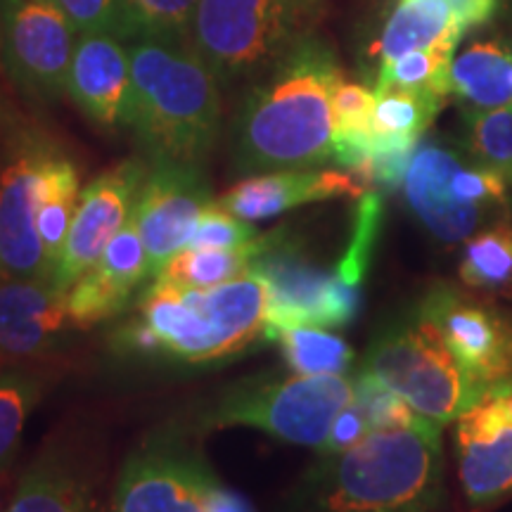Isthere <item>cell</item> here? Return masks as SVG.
<instances>
[{
	"instance_id": "33",
	"label": "cell",
	"mask_w": 512,
	"mask_h": 512,
	"mask_svg": "<svg viewBox=\"0 0 512 512\" xmlns=\"http://www.w3.org/2000/svg\"><path fill=\"white\" fill-rule=\"evenodd\" d=\"M354 380H356L354 401L361 406V411L366 413L373 432L387 430V427L413 425V422H418L422 418V415L415 413L399 394H394L387 384H382L370 373L358 370Z\"/></svg>"
},
{
	"instance_id": "29",
	"label": "cell",
	"mask_w": 512,
	"mask_h": 512,
	"mask_svg": "<svg viewBox=\"0 0 512 512\" xmlns=\"http://www.w3.org/2000/svg\"><path fill=\"white\" fill-rule=\"evenodd\" d=\"M465 143L470 159L512 185V102L494 110L465 112Z\"/></svg>"
},
{
	"instance_id": "16",
	"label": "cell",
	"mask_w": 512,
	"mask_h": 512,
	"mask_svg": "<svg viewBox=\"0 0 512 512\" xmlns=\"http://www.w3.org/2000/svg\"><path fill=\"white\" fill-rule=\"evenodd\" d=\"M147 174V159H124L102 171L81 190L67 245L57 268L55 285L67 292L88 268L95 266L107 245L131 221L140 185Z\"/></svg>"
},
{
	"instance_id": "35",
	"label": "cell",
	"mask_w": 512,
	"mask_h": 512,
	"mask_svg": "<svg viewBox=\"0 0 512 512\" xmlns=\"http://www.w3.org/2000/svg\"><path fill=\"white\" fill-rule=\"evenodd\" d=\"M259 230L252 226V221L240 219V216L230 214L223 209L219 200H214L207 209L202 211L200 221H197L195 235L188 247H204V249H226L238 247L245 242L254 240Z\"/></svg>"
},
{
	"instance_id": "9",
	"label": "cell",
	"mask_w": 512,
	"mask_h": 512,
	"mask_svg": "<svg viewBox=\"0 0 512 512\" xmlns=\"http://www.w3.org/2000/svg\"><path fill=\"white\" fill-rule=\"evenodd\" d=\"M508 188L496 171L434 143L415 147L403 176L408 207L441 242L467 240L491 221H501Z\"/></svg>"
},
{
	"instance_id": "37",
	"label": "cell",
	"mask_w": 512,
	"mask_h": 512,
	"mask_svg": "<svg viewBox=\"0 0 512 512\" xmlns=\"http://www.w3.org/2000/svg\"><path fill=\"white\" fill-rule=\"evenodd\" d=\"M370 432H373V427H370L366 413L361 411V406H358L356 401H351L349 406L337 415V420L332 422L328 439H325L323 446L318 448L320 456L347 451V448L356 446L358 441L366 439Z\"/></svg>"
},
{
	"instance_id": "10",
	"label": "cell",
	"mask_w": 512,
	"mask_h": 512,
	"mask_svg": "<svg viewBox=\"0 0 512 512\" xmlns=\"http://www.w3.org/2000/svg\"><path fill=\"white\" fill-rule=\"evenodd\" d=\"M252 273L268 283L266 339L297 325L344 328L358 311V290L339 273L311 264L287 230L259 235Z\"/></svg>"
},
{
	"instance_id": "31",
	"label": "cell",
	"mask_w": 512,
	"mask_h": 512,
	"mask_svg": "<svg viewBox=\"0 0 512 512\" xmlns=\"http://www.w3.org/2000/svg\"><path fill=\"white\" fill-rule=\"evenodd\" d=\"M38 396L41 382L27 370H0V472L15 460Z\"/></svg>"
},
{
	"instance_id": "34",
	"label": "cell",
	"mask_w": 512,
	"mask_h": 512,
	"mask_svg": "<svg viewBox=\"0 0 512 512\" xmlns=\"http://www.w3.org/2000/svg\"><path fill=\"white\" fill-rule=\"evenodd\" d=\"M76 34H117L131 41L121 0H53Z\"/></svg>"
},
{
	"instance_id": "24",
	"label": "cell",
	"mask_w": 512,
	"mask_h": 512,
	"mask_svg": "<svg viewBox=\"0 0 512 512\" xmlns=\"http://www.w3.org/2000/svg\"><path fill=\"white\" fill-rule=\"evenodd\" d=\"M79 197V169L67 152L55 147L38 171L36 183V226L53 278L60 268Z\"/></svg>"
},
{
	"instance_id": "38",
	"label": "cell",
	"mask_w": 512,
	"mask_h": 512,
	"mask_svg": "<svg viewBox=\"0 0 512 512\" xmlns=\"http://www.w3.org/2000/svg\"><path fill=\"white\" fill-rule=\"evenodd\" d=\"M448 3L453 5L465 29L486 24L498 10V0H448Z\"/></svg>"
},
{
	"instance_id": "7",
	"label": "cell",
	"mask_w": 512,
	"mask_h": 512,
	"mask_svg": "<svg viewBox=\"0 0 512 512\" xmlns=\"http://www.w3.org/2000/svg\"><path fill=\"white\" fill-rule=\"evenodd\" d=\"M323 0H200L190 46L219 83L264 74L309 36Z\"/></svg>"
},
{
	"instance_id": "28",
	"label": "cell",
	"mask_w": 512,
	"mask_h": 512,
	"mask_svg": "<svg viewBox=\"0 0 512 512\" xmlns=\"http://www.w3.org/2000/svg\"><path fill=\"white\" fill-rule=\"evenodd\" d=\"M287 368L297 375H349L354 349L335 332L297 325L275 335Z\"/></svg>"
},
{
	"instance_id": "26",
	"label": "cell",
	"mask_w": 512,
	"mask_h": 512,
	"mask_svg": "<svg viewBox=\"0 0 512 512\" xmlns=\"http://www.w3.org/2000/svg\"><path fill=\"white\" fill-rule=\"evenodd\" d=\"M256 254H259V235L245 245L226 249L185 247L155 278L178 287H188V290H207V287L230 283V280L252 273Z\"/></svg>"
},
{
	"instance_id": "32",
	"label": "cell",
	"mask_w": 512,
	"mask_h": 512,
	"mask_svg": "<svg viewBox=\"0 0 512 512\" xmlns=\"http://www.w3.org/2000/svg\"><path fill=\"white\" fill-rule=\"evenodd\" d=\"M124 17L133 38L155 36L190 43L200 0H121Z\"/></svg>"
},
{
	"instance_id": "8",
	"label": "cell",
	"mask_w": 512,
	"mask_h": 512,
	"mask_svg": "<svg viewBox=\"0 0 512 512\" xmlns=\"http://www.w3.org/2000/svg\"><path fill=\"white\" fill-rule=\"evenodd\" d=\"M112 512H254L216 477L181 425L150 434L121 465Z\"/></svg>"
},
{
	"instance_id": "4",
	"label": "cell",
	"mask_w": 512,
	"mask_h": 512,
	"mask_svg": "<svg viewBox=\"0 0 512 512\" xmlns=\"http://www.w3.org/2000/svg\"><path fill=\"white\" fill-rule=\"evenodd\" d=\"M268 283L247 273L230 283L188 290L155 278L138 297V318L155 332L159 356L202 366L266 337Z\"/></svg>"
},
{
	"instance_id": "14",
	"label": "cell",
	"mask_w": 512,
	"mask_h": 512,
	"mask_svg": "<svg viewBox=\"0 0 512 512\" xmlns=\"http://www.w3.org/2000/svg\"><path fill=\"white\" fill-rule=\"evenodd\" d=\"M458 477L470 508L512 496V377L491 384L456 420Z\"/></svg>"
},
{
	"instance_id": "11",
	"label": "cell",
	"mask_w": 512,
	"mask_h": 512,
	"mask_svg": "<svg viewBox=\"0 0 512 512\" xmlns=\"http://www.w3.org/2000/svg\"><path fill=\"white\" fill-rule=\"evenodd\" d=\"M55 143L38 128L0 110V280L55 283L36 226L38 171Z\"/></svg>"
},
{
	"instance_id": "22",
	"label": "cell",
	"mask_w": 512,
	"mask_h": 512,
	"mask_svg": "<svg viewBox=\"0 0 512 512\" xmlns=\"http://www.w3.org/2000/svg\"><path fill=\"white\" fill-rule=\"evenodd\" d=\"M373 91L375 102L373 114H370V147L366 162L382 155H413L415 147L420 145L422 133L432 126L441 107L446 105V98L437 93L396 86L373 88Z\"/></svg>"
},
{
	"instance_id": "5",
	"label": "cell",
	"mask_w": 512,
	"mask_h": 512,
	"mask_svg": "<svg viewBox=\"0 0 512 512\" xmlns=\"http://www.w3.org/2000/svg\"><path fill=\"white\" fill-rule=\"evenodd\" d=\"M354 394V375L247 377L197 403L181 427L195 437L228 427H252L285 444L320 448Z\"/></svg>"
},
{
	"instance_id": "2",
	"label": "cell",
	"mask_w": 512,
	"mask_h": 512,
	"mask_svg": "<svg viewBox=\"0 0 512 512\" xmlns=\"http://www.w3.org/2000/svg\"><path fill=\"white\" fill-rule=\"evenodd\" d=\"M444 503L441 427L420 418L320 456L287 496V512H441Z\"/></svg>"
},
{
	"instance_id": "21",
	"label": "cell",
	"mask_w": 512,
	"mask_h": 512,
	"mask_svg": "<svg viewBox=\"0 0 512 512\" xmlns=\"http://www.w3.org/2000/svg\"><path fill=\"white\" fill-rule=\"evenodd\" d=\"M5 512H98L91 472L67 448L46 446L19 477Z\"/></svg>"
},
{
	"instance_id": "1",
	"label": "cell",
	"mask_w": 512,
	"mask_h": 512,
	"mask_svg": "<svg viewBox=\"0 0 512 512\" xmlns=\"http://www.w3.org/2000/svg\"><path fill=\"white\" fill-rule=\"evenodd\" d=\"M266 72L249 88L235 117V174L316 169L335 162L332 95L344 79L335 53L306 36Z\"/></svg>"
},
{
	"instance_id": "30",
	"label": "cell",
	"mask_w": 512,
	"mask_h": 512,
	"mask_svg": "<svg viewBox=\"0 0 512 512\" xmlns=\"http://www.w3.org/2000/svg\"><path fill=\"white\" fill-rule=\"evenodd\" d=\"M451 64V50H413V53L394 57V60L380 62L375 88H411V91H427L448 98L451 95Z\"/></svg>"
},
{
	"instance_id": "12",
	"label": "cell",
	"mask_w": 512,
	"mask_h": 512,
	"mask_svg": "<svg viewBox=\"0 0 512 512\" xmlns=\"http://www.w3.org/2000/svg\"><path fill=\"white\" fill-rule=\"evenodd\" d=\"M76 38L53 0H0V57L29 98L55 102L67 95Z\"/></svg>"
},
{
	"instance_id": "17",
	"label": "cell",
	"mask_w": 512,
	"mask_h": 512,
	"mask_svg": "<svg viewBox=\"0 0 512 512\" xmlns=\"http://www.w3.org/2000/svg\"><path fill=\"white\" fill-rule=\"evenodd\" d=\"M67 325V292L55 283L0 280V366L50 354Z\"/></svg>"
},
{
	"instance_id": "3",
	"label": "cell",
	"mask_w": 512,
	"mask_h": 512,
	"mask_svg": "<svg viewBox=\"0 0 512 512\" xmlns=\"http://www.w3.org/2000/svg\"><path fill=\"white\" fill-rule=\"evenodd\" d=\"M131 48L124 126L147 162L202 164L221 131L219 79L190 43L143 36Z\"/></svg>"
},
{
	"instance_id": "15",
	"label": "cell",
	"mask_w": 512,
	"mask_h": 512,
	"mask_svg": "<svg viewBox=\"0 0 512 512\" xmlns=\"http://www.w3.org/2000/svg\"><path fill=\"white\" fill-rule=\"evenodd\" d=\"M418 311L437 325L463 366L486 387L512 377V318L503 311L451 285H434Z\"/></svg>"
},
{
	"instance_id": "20",
	"label": "cell",
	"mask_w": 512,
	"mask_h": 512,
	"mask_svg": "<svg viewBox=\"0 0 512 512\" xmlns=\"http://www.w3.org/2000/svg\"><path fill=\"white\" fill-rule=\"evenodd\" d=\"M366 192L351 171L335 169H283L245 176L219 197V204L245 221H261L304 204L361 197Z\"/></svg>"
},
{
	"instance_id": "27",
	"label": "cell",
	"mask_w": 512,
	"mask_h": 512,
	"mask_svg": "<svg viewBox=\"0 0 512 512\" xmlns=\"http://www.w3.org/2000/svg\"><path fill=\"white\" fill-rule=\"evenodd\" d=\"M460 278L467 287L484 292L512 290V223L496 221L467 238Z\"/></svg>"
},
{
	"instance_id": "25",
	"label": "cell",
	"mask_w": 512,
	"mask_h": 512,
	"mask_svg": "<svg viewBox=\"0 0 512 512\" xmlns=\"http://www.w3.org/2000/svg\"><path fill=\"white\" fill-rule=\"evenodd\" d=\"M512 53L498 41L475 43L451 64V95L470 110H494L512 102Z\"/></svg>"
},
{
	"instance_id": "6",
	"label": "cell",
	"mask_w": 512,
	"mask_h": 512,
	"mask_svg": "<svg viewBox=\"0 0 512 512\" xmlns=\"http://www.w3.org/2000/svg\"><path fill=\"white\" fill-rule=\"evenodd\" d=\"M358 370L387 384L415 413L439 427L470 411L489 389L463 366L418 306L377 332Z\"/></svg>"
},
{
	"instance_id": "19",
	"label": "cell",
	"mask_w": 512,
	"mask_h": 512,
	"mask_svg": "<svg viewBox=\"0 0 512 512\" xmlns=\"http://www.w3.org/2000/svg\"><path fill=\"white\" fill-rule=\"evenodd\" d=\"M131 93V48L117 34H79L69 67L67 95L93 124L124 126Z\"/></svg>"
},
{
	"instance_id": "40",
	"label": "cell",
	"mask_w": 512,
	"mask_h": 512,
	"mask_svg": "<svg viewBox=\"0 0 512 512\" xmlns=\"http://www.w3.org/2000/svg\"><path fill=\"white\" fill-rule=\"evenodd\" d=\"M0 107H3V102H0Z\"/></svg>"
},
{
	"instance_id": "13",
	"label": "cell",
	"mask_w": 512,
	"mask_h": 512,
	"mask_svg": "<svg viewBox=\"0 0 512 512\" xmlns=\"http://www.w3.org/2000/svg\"><path fill=\"white\" fill-rule=\"evenodd\" d=\"M211 202L214 195L202 164L147 162L133 221L143 238L150 278L190 245Z\"/></svg>"
},
{
	"instance_id": "18",
	"label": "cell",
	"mask_w": 512,
	"mask_h": 512,
	"mask_svg": "<svg viewBox=\"0 0 512 512\" xmlns=\"http://www.w3.org/2000/svg\"><path fill=\"white\" fill-rule=\"evenodd\" d=\"M145 278H150L147 252L131 216L95 266L67 290V311L74 328H93L119 316Z\"/></svg>"
},
{
	"instance_id": "39",
	"label": "cell",
	"mask_w": 512,
	"mask_h": 512,
	"mask_svg": "<svg viewBox=\"0 0 512 512\" xmlns=\"http://www.w3.org/2000/svg\"><path fill=\"white\" fill-rule=\"evenodd\" d=\"M510 86H512V67H510Z\"/></svg>"
},
{
	"instance_id": "23",
	"label": "cell",
	"mask_w": 512,
	"mask_h": 512,
	"mask_svg": "<svg viewBox=\"0 0 512 512\" xmlns=\"http://www.w3.org/2000/svg\"><path fill=\"white\" fill-rule=\"evenodd\" d=\"M463 22L448 0H396L373 53L380 62L413 50H456L465 34Z\"/></svg>"
},
{
	"instance_id": "36",
	"label": "cell",
	"mask_w": 512,
	"mask_h": 512,
	"mask_svg": "<svg viewBox=\"0 0 512 512\" xmlns=\"http://www.w3.org/2000/svg\"><path fill=\"white\" fill-rule=\"evenodd\" d=\"M377 221H380V197H377L375 192H363V200L358 204L354 240H351L349 252L342 259L337 271L349 285L358 287V283H361V275L366 271L370 259V249H373Z\"/></svg>"
}]
</instances>
